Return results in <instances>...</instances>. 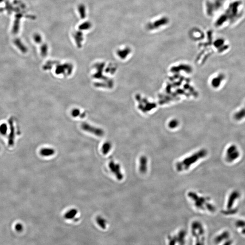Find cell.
<instances>
[{
  "mask_svg": "<svg viewBox=\"0 0 245 245\" xmlns=\"http://www.w3.org/2000/svg\"><path fill=\"white\" fill-rule=\"evenodd\" d=\"M245 16L243 0H229L224 9L216 16L214 26L218 29L232 27L239 24Z\"/></svg>",
  "mask_w": 245,
  "mask_h": 245,
  "instance_id": "1",
  "label": "cell"
},
{
  "mask_svg": "<svg viewBox=\"0 0 245 245\" xmlns=\"http://www.w3.org/2000/svg\"><path fill=\"white\" fill-rule=\"evenodd\" d=\"M207 154V151L205 149L199 150L190 156L185 158L182 161L177 162L176 164V170L178 172L187 170L190 168L192 165L197 162L199 159L205 157Z\"/></svg>",
  "mask_w": 245,
  "mask_h": 245,
  "instance_id": "2",
  "label": "cell"
},
{
  "mask_svg": "<svg viewBox=\"0 0 245 245\" xmlns=\"http://www.w3.org/2000/svg\"><path fill=\"white\" fill-rule=\"evenodd\" d=\"M229 0H207L206 2V12L208 16L218 15L227 4Z\"/></svg>",
  "mask_w": 245,
  "mask_h": 245,
  "instance_id": "3",
  "label": "cell"
},
{
  "mask_svg": "<svg viewBox=\"0 0 245 245\" xmlns=\"http://www.w3.org/2000/svg\"><path fill=\"white\" fill-rule=\"evenodd\" d=\"M187 195L189 198L193 200L194 205L197 208L200 210H205V208H206L207 205L209 203L207 202L209 201L208 198L199 197L193 192H190Z\"/></svg>",
  "mask_w": 245,
  "mask_h": 245,
  "instance_id": "4",
  "label": "cell"
},
{
  "mask_svg": "<svg viewBox=\"0 0 245 245\" xmlns=\"http://www.w3.org/2000/svg\"><path fill=\"white\" fill-rule=\"evenodd\" d=\"M240 152L236 145H231L226 150V160L228 163H232L239 158Z\"/></svg>",
  "mask_w": 245,
  "mask_h": 245,
  "instance_id": "5",
  "label": "cell"
},
{
  "mask_svg": "<svg viewBox=\"0 0 245 245\" xmlns=\"http://www.w3.org/2000/svg\"><path fill=\"white\" fill-rule=\"evenodd\" d=\"M109 166L111 171L115 174L118 180L120 181L123 179V175L121 172V167L119 164H115L114 161H111L109 163Z\"/></svg>",
  "mask_w": 245,
  "mask_h": 245,
  "instance_id": "6",
  "label": "cell"
},
{
  "mask_svg": "<svg viewBox=\"0 0 245 245\" xmlns=\"http://www.w3.org/2000/svg\"><path fill=\"white\" fill-rule=\"evenodd\" d=\"M82 128L84 130L93 133L97 136H103L104 135V132L103 130L98 128H95L87 124H83L82 125Z\"/></svg>",
  "mask_w": 245,
  "mask_h": 245,
  "instance_id": "7",
  "label": "cell"
},
{
  "mask_svg": "<svg viewBox=\"0 0 245 245\" xmlns=\"http://www.w3.org/2000/svg\"><path fill=\"white\" fill-rule=\"evenodd\" d=\"M240 193L238 191H233L231 192L227 201V207L228 209H231L232 208L235 201L240 197Z\"/></svg>",
  "mask_w": 245,
  "mask_h": 245,
  "instance_id": "8",
  "label": "cell"
},
{
  "mask_svg": "<svg viewBox=\"0 0 245 245\" xmlns=\"http://www.w3.org/2000/svg\"><path fill=\"white\" fill-rule=\"evenodd\" d=\"M148 169V158L145 156H142L139 159V170L141 173H146Z\"/></svg>",
  "mask_w": 245,
  "mask_h": 245,
  "instance_id": "9",
  "label": "cell"
},
{
  "mask_svg": "<svg viewBox=\"0 0 245 245\" xmlns=\"http://www.w3.org/2000/svg\"><path fill=\"white\" fill-rule=\"evenodd\" d=\"M10 132L9 136L8 144L9 146H13L14 143L15 138V129L13 125L12 120L10 121Z\"/></svg>",
  "mask_w": 245,
  "mask_h": 245,
  "instance_id": "10",
  "label": "cell"
},
{
  "mask_svg": "<svg viewBox=\"0 0 245 245\" xmlns=\"http://www.w3.org/2000/svg\"><path fill=\"white\" fill-rule=\"evenodd\" d=\"M40 154L44 157H49L54 155L55 153V150L52 148H43L40 150Z\"/></svg>",
  "mask_w": 245,
  "mask_h": 245,
  "instance_id": "11",
  "label": "cell"
},
{
  "mask_svg": "<svg viewBox=\"0 0 245 245\" xmlns=\"http://www.w3.org/2000/svg\"><path fill=\"white\" fill-rule=\"evenodd\" d=\"M78 213V210L75 208L70 209L65 213L64 218L66 219L71 220L74 218Z\"/></svg>",
  "mask_w": 245,
  "mask_h": 245,
  "instance_id": "12",
  "label": "cell"
},
{
  "mask_svg": "<svg viewBox=\"0 0 245 245\" xmlns=\"http://www.w3.org/2000/svg\"><path fill=\"white\" fill-rule=\"evenodd\" d=\"M186 235V232L184 230H181L178 233V236L176 237L177 241L178 242L180 245H184L185 238Z\"/></svg>",
  "mask_w": 245,
  "mask_h": 245,
  "instance_id": "13",
  "label": "cell"
},
{
  "mask_svg": "<svg viewBox=\"0 0 245 245\" xmlns=\"http://www.w3.org/2000/svg\"><path fill=\"white\" fill-rule=\"evenodd\" d=\"M234 118L237 121H240L245 118V105L244 107L235 113Z\"/></svg>",
  "mask_w": 245,
  "mask_h": 245,
  "instance_id": "14",
  "label": "cell"
},
{
  "mask_svg": "<svg viewBox=\"0 0 245 245\" xmlns=\"http://www.w3.org/2000/svg\"><path fill=\"white\" fill-rule=\"evenodd\" d=\"M96 221L99 227L104 230L106 229V226H107V221L104 218L101 216H97L96 218Z\"/></svg>",
  "mask_w": 245,
  "mask_h": 245,
  "instance_id": "15",
  "label": "cell"
},
{
  "mask_svg": "<svg viewBox=\"0 0 245 245\" xmlns=\"http://www.w3.org/2000/svg\"><path fill=\"white\" fill-rule=\"evenodd\" d=\"M14 44L21 52L23 53H26L27 52V47L24 46V44L21 41L20 39H15L14 41Z\"/></svg>",
  "mask_w": 245,
  "mask_h": 245,
  "instance_id": "16",
  "label": "cell"
},
{
  "mask_svg": "<svg viewBox=\"0 0 245 245\" xmlns=\"http://www.w3.org/2000/svg\"><path fill=\"white\" fill-rule=\"evenodd\" d=\"M112 148V144L110 142H106L104 144L102 147V152L104 155H106L109 153Z\"/></svg>",
  "mask_w": 245,
  "mask_h": 245,
  "instance_id": "17",
  "label": "cell"
},
{
  "mask_svg": "<svg viewBox=\"0 0 245 245\" xmlns=\"http://www.w3.org/2000/svg\"><path fill=\"white\" fill-rule=\"evenodd\" d=\"M21 14L18 15V16L16 18V20L15 21L13 29V32L14 34H16L18 32L19 30V23H20V18H21Z\"/></svg>",
  "mask_w": 245,
  "mask_h": 245,
  "instance_id": "18",
  "label": "cell"
},
{
  "mask_svg": "<svg viewBox=\"0 0 245 245\" xmlns=\"http://www.w3.org/2000/svg\"><path fill=\"white\" fill-rule=\"evenodd\" d=\"M78 10H79V12L80 13V15H81V18L82 19H84V17L86 16L85 7L84 5H81V6H79Z\"/></svg>",
  "mask_w": 245,
  "mask_h": 245,
  "instance_id": "19",
  "label": "cell"
},
{
  "mask_svg": "<svg viewBox=\"0 0 245 245\" xmlns=\"http://www.w3.org/2000/svg\"><path fill=\"white\" fill-rule=\"evenodd\" d=\"M91 27V24L89 22H86L85 23L82 24L79 27V29L81 30H86L89 29Z\"/></svg>",
  "mask_w": 245,
  "mask_h": 245,
  "instance_id": "20",
  "label": "cell"
},
{
  "mask_svg": "<svg viewBox=\"0 0 245 245\" xmlns=\"http://www.w3.org/2000/svg\"><path fill=\"white\" fill-rule=\"evenodd\" d=\"M7 131V126L5 124H2L0 125V133L1 135H6Z\"/></svg>",
  "mask_w": 245,
  "mask_h": 245,
  "instance_id": "21",
  "label": "cell"
},
{
  "mask_svg": "<svg viewBox=\"0 0 245 245\" xmlns=\"http://www.w3.org/2000/svg\"><path fill=\"white\" fill-rule=\"evenodd\" d=\"M169 245H175L177 241L176 239V236L174 237H170L169 238Z\"/></svg>",
  "mask_w": 245,
  "mask_h": 245,
  "instance_id": "22",
  "label": "cell"
},
{
  "mask_svg": "<svg viewBox=\"0 0 245 245\" xmlns=\"http://www.w3.org/2000/svg\"><path fill=\"white\" fill-rule=\"evenodd\" d=\"M34 41H35L37 43H41L42 41V38L41 36L40 35L37 34L34 36Z\"/></svg>",
  "mask_w": 245,
  "mask_h": 245,
  "instance_id": "23",
  "label": "cell"
},
{
  "mask_svg": "<svg viewBox=\"0 0 245 245\" xmlns=\"http://www.w3.org/2000/svg\"><path fill=\"white\" fill-rule=\"evenodd\" d=\"M16 230L17 232H21L23 229V225L21 224H17L15 226Z\"/></svg>",
  "mask_w": 245,
  "mask_h": 245,
  "instance_id": "24",
  "label": "cell"
},
{
  "mask_svg": "<svg viewBox=\"0 0 245 245\" xmlns=\"http://www.w3.org/2000/svg\"><path fill=\"white\" fill-rule=\"evenodd\" d=\"M47 46L45 44H44L42 47L41 51L42 54H44L43 55H45L46 53H47Z\"/></svg>",
  "mask_w": 245,
  "mask_h": 245,
  "instance_id": "25",
  "label": "cell"
},
{
  "mask_svg": "<svg viewBox=\"0 0 245 245\" xmlns=\"http://www.w3.org/2000/svg\"><path fill=\"white\" fill-rule=\"evenodd\" d=\"M3 0H0V2L3 1Z\"/></svg>",
  "mask_w": 245,
  "mask_h": 245,
  "instance_id": "26",
  "label": "cell"
}]
</instances>
